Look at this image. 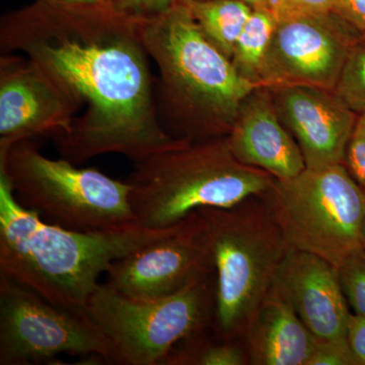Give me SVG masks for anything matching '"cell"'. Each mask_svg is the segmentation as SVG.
Returning <instances> with one entry per match:
<instances>
[{
	"label": "cell",
	"mask_w": 365,
	"mask_h": 365,
	"mask_svg": "<svg viewBox=\"0 0 365 365\" xmlns=\"http://www.w3.org/2000/svg\"><path fill=\"white\" fill-rule=\"evenodd\" d=\"M0 49L25 55L85 107L71 134L55 141L69 162L107 153L133 162L184 141L169 135L158 119L140 19L115 6L35 0L2 16Z\"/></svg>",
	"instance_id": "1"
},
{
	"label": "cell",
	"mask_w": 365,
	"mask_h": 365,
	"mask_svg": "<svg viewBox=\"0 0 365 365\" xmlns=\"http://www.w3.org/2000/svg\"><path fill=\"white\" fill-rule=\"evenodd\" d=\"M174 227L132 222L81 232L51 225L21 206L0 175V274L63 309L86 311L101 274Z\"/></svg>",
	"instance_id": "2"
},
{
	"label": "cell",
	"mask_w": 365,
	"mask_h": 365,
	"mask_svg": "<svg viewBox=\"0 0 365 365\" xmlns=\"http://www.w3.org/2000/svg\"><path fill=\"white\" fill-rule=\"evenodd\" d=\"M140 32L160 72L155 103L165 131L178 140L227 137L242 102L261 86L242 78L181 0L160 16L140 19Z\"/></svg>",
	"instance_id": "3"
},
{
	"label": "cell",
	"mask_w": 365,
	"mask_h": 365,
	"mask_svg": "<svg viewBox=\"0 0 365 365\" xmlns=\"http://www.w3.org/2000/svg\"><path fill=\"white\" fill-rule=\"evenodd\" d=\"M274 178L235 158L227 137L182 141L133 160L126 180L135 222L174 227L199 209L227 208L271 189Z\"/></svg>",
	"instance_id": "4"
},
{
	"label": "cell",
	"mask_w": 365,
	"mask_h": 365,
	"mask_svg": "<svg viewBox=\"0 0 365 365\" xmlns=\"http://www.w3.org/2000/svg\"><path fill=\"white\" fill-rule=\"evenodd\" d=\"M197 211L215 265L212 329L223 339H235L270 292L290 246L262 197Z\"/></svg>",
	"instance_id": "5"
},
{
	"label": "cell",
	"mask_w": 365,
	"mask_h": 365,
	"mask_svg": "<svg viewBox=\"0 0 365 365\" xmlns=\"http://www.w3.org/2000/svg\"><path fill=\"white\" fill-rule=\"evenodd\" d=\"M16 201L45 222L81 232L136 222L129 185L96 169H79L66 158L51 160L31 139L0 158Z\"/></svg>",
	"instance_id": "6"
},
{
	"label": "cell",
	"mask_w": 365,
	"mask_h": 365,
	"mask_svg": "<svg viewBox=\"0 0 365 365\" xmlns=\"http://www.w3.org/2000/svg\"><path fill=\"white\" fill-rule=\"evenodd\" d=\"M364 195L344 163H338L274 180L262 199L290 248L317 255L338 267L362 249Z\"/></svg>",
	"instance_id": "7"
},
{
	"label": "cell",
	"mask_w": 365,
	"mask_h": 365,
	"mask_svg": "<svg viewBox=\"0 0 365 365\" xmlns=\"http://www.w3.org/2000/svg\"><path fill=\"white\" fill-rule=\"evenodd\" d=\"M215 276L177 294L135 299L98 285L86 312L105 334L116 364L162 365L182 340L212 327Z\"/></svg>",
	"instance_id": "8"
},
{
	"label": "cell",
	"mask_w": 365,
	"mask_h": 365,
	"mask_svg": "<svg viewBox=\"0 0 365 365\" xmlns=\"http://www.w3.org/2000/svg\"><path fill=\"white\" fill-rule=\"evenodd\" d=\"M60 354L116 364L111 344L86 311L55 306L0 274V364H40Z\"/></svg>",
	"instance_id": "9"
},
{
	"label": "cell",
	"mask_w": 365,
	"mask_h": 365,
	"mask_svg": "<svg viewBox=\"0 0 365 365\" xmlns=\"http://www.w3.org/2000/svg\"><path fill=\"white\" fill-rule=\"evenodd\" d=\"M362 34L336 14L277 21L261 71V86H311L334 91Z\"/></svg>",
	"instance_id": "10"
},
{
	"label": "cell",
	"mask_w": 365,
	"mask_h": 365,
	"mask_svg": "<svg viewBox=\"0 0 365 365\" xmlns=\"http://www.w3.org/2000/svg\"><path fill=\"white\" fill-rule=\"evenodd\" d=\"M112 289L135 299H158L215 276L205 228L198 211L157 241L115 261L107 272Z\"/></svg>",
	"instance_id": "11"
},
{
	"label": "cell",
	"mask_w": 365,
	"mask_h": 365,
	"mask_svg": "<svg viewBox=\"0 0 365 365\" xmlns=\"http://www.w3.org/2000/svg\"><path fill=\"white\" fill-rule=\"evenodd\" d=\"M78 103L25 55L0 57V158L34 137L71 134Z\"/></svg>",
	"instance_id": "12"
},
{
	"label": "cell",
	"mask_w": 365,
	"mask_h": 365,
	"mask_svg": "<svg viewBox=\"0 0 365 365\" xmlns=\"http://www.w3.org/2000/svg\"><path fill=\"white\" fill-rule=\"evenodd\" d=\"M273 88L276 110L297 139L307 168L344 163L359 116L334 91L299 85Z\"/></svg>",
	"instance_id": "13"
},
{
	"label": "cell",
	"mask_w": 365,
	"mask_h": 365,
	"mask_svg": "<svg viewBox=\"0 0 365 365\" xmlns=\"http://www.w3.org/2000/svg\"><path fill=\"white\" fill-rule=\"evenodd\" d=\"M271 289L294 307L314 338L346 337L351 313L338 268L330 262L309 252L289 248Z\"/></svg>",
	"instance_id": "14"
},
{
	"label": "cell",
	"mask_w": 365,
	"mask_h": 365,
	"mask_svg": "<svg viewBox=\"0 0 365 365\" xmlns=\"http://www.w3.org/2000/svg\"><path fill=\"white\" fill-rule=\"evenodd\" d=\"M262 88L242 102L227 144L244 165L265 170L275 180L292 179L306 169V162L299 144L281 125L273 100Z\"/></svg>",
	"instance_id": "15"
},
{
	"label": "cell",
	"mask_w": 365,
	"mask_h": 365,
	"mask_svg": "<svg viewBox=\"0 0 365 365\" xmlns=\"http://www.w3.org/2000/svg\"><path fill=\"white\" fill-rule=\"evenodd\" d=\"M242 335L250 364L255 365H307L314 341L294 307L273 289Z\"/></svg>",
	"instance_id": "16"
},
{
	"label": "cell",
	"mask_w": 365,
	"mask_h": 365,
	"mask_svg": "<svg viewBox=\"0 0 365 365\" xmlns=\"http://www.w3.org/2000/svg\"><path fill=\"white\" fill-rule=\"evenodd\" d=\"M203 35L232 60L237 41L253 6L241 0H181Z\"/></svg>",
	"instance_id": "17"
},
{
	"label": "cell",
	"mask_w": 365,
	"mask_h": 365,
	"mask_svg": "<svg viewBox=\"0 0 365 365\" xmlns=\"http://www.w3.org/2000/svg\"><path fill=\"white\" fill-rule=\"evenodd\" d=\"M276 21L267 6L253 7L235 44L232 62L242 78L261 86L264 60L272 40Z\"/></svg>",
	"instance_id": "18"
},
{
	"label": "cell",
	"mask_w": 365,
	"mask_h": 365,
	"mask_svg": "<svg viewBox=\"0 0 365 365\" xmlns=\"http://www.w3.org/2000/svg\"><path fill=\"white\" fill-rule=\"evenodd\" d=\"M212 328V327H210ZM208 328V329H210ZM208 329L175 346L162 365H244L248 364L246 347L234 339H208Z\"/></svg>",
	"instance_id": "19"
},
{
	"label": "cell",
	"mask_w": 365,
	"mask_h": 365,
	"mask_svg": "<svg viewBox=\"0 0 365 365\" xmlns=\"http://www.w3.org/2000/svg\"><path fill=\"white\" fill-rule=\"evenodd\" d=\"M334 93L355 114H365V42L362 39L350 50Z\"/></svg>",
	"instance_id": "20"
},
{
	"label": "cell",
	"mask_w": 365,
	"mask_h": 365,
	"mask_svg": "<svg viewBox=\"0 0 365 365\" xmlns=\"http://www.w3.org/2000/svg\"><path fill=\"white\" fill-rule=\"evenodd\" d=\"M340 282L354 314L365 318V251L359 250L338 266Z\"/></svg>",
	"instance_id": "21"
},
{
	"label": "cell",
	"mask_w": 365,
	"mask_h": 365,
	"mask_svg": "<svg viewBox=\"0 0 365 365\" xmlns=\"http://www.w3.org/2000/svg\"><path fill=\"white\" fill-rule=\"evenodd\" d=\"M307 365H359L347 338H314Z\"/></svg>",
	"instance_id": "22"
},
{
	"label": "cell",
	"mask_w": 365,
	"mask_h": 365,
	"mask_svg": "<svg viewBox=\"0 0 365 365\" xmlns=\"http://www.w3.org/2000/svg\"><path fill=\"white\" fill-rule=\"evenodd\" d=\"M268 7L276 21H280L294 16L336 14L337 0H268Z\"/></svg>",
	"instance_id": "23"
},
{
	"label": "cell",
	"mask_w": 365,
	"mask_h": 365,
	"mask_svg": "<svg viewBox=\"0 0 365 365\" xmlns=\"http://www.w3.org/2000/svg\"><path fill=\"white\" fill-rule=\"evenodd\" d=\"M352 177L365 190V114L357 118L344 163Z\"/></svg>",
	"instance_id": "24"
},
{
	"label": "cell",
	"mask_w": 365,
	"mask_h": 365,
	"mask_svg": "<svg viewBox=\"0 0 365 365\" xmlns=\"http://www.w3.org/2000/svg\"><path fill=\"white\" fill-rule=\"evenodd\" d=\"M178 0H115L118 11L135 19H150L169 11Z\"/></svg>",
	"instance_id": "25"
},
{
	"label": "cell",
	"mask_w": 365,
	"mask_h": 365,
	"mask_svg": "<svg viewBox=\"0 0 365 365\" xmlns=\"http://www.w3.org/2000/svg\"><path fill=\"white\" fill-rule=\"evenodd\" d=\"M346 338L359 365H365V318L350 314L346 329Z\"/></svg>",
	"instance_id": "26"
},
{
	"label": "cell",
	"mask_w": 365,
	"mask_h": 365,
	"mask_svg": "<svg viewBox=\"0 0 365 365\" xmlns=\"http://www.w3.org/2000/svg\"><path fill=\"white\" fill-rule=\"evenodd\" d=\"M336 14L360 33L365 32V0H337Z\"/></svg>",
	"instance_id": "27"
},
{
	"label": "cell",
	"mask_w": 365,
	"mask_h": 365,
	"mask_svg": "<svg viewBox=\"0 0 365 365\" xmlns=\"http://www.w3.org/2000/svg\"><path fill=\"white\" fill-rule=\"evenodd\" d=\"M58 4L74 6H115V0H52Z\"/></svg>",
	"instance_id": "28"
},
{
	"label": "cell",
	"mask_w": 365,
	"mask_h": 365,
	"mask_svg": "<svg viewBox=\"0 0 365 365\" xmlns=\"http://www.w3.org/2000/svg\"><path fill=\"white\" fill-rule=\"evenodd\" d=\"M365 191V190H364ZM360 237H361L362 249L365 251V195H364V213H362L361 228H360Z\"/></svg>",
	"instance_id": "29"
},
{
	"label": "cell",
	"mask_w": 365,
	"mask_h": 365,
	"mask_svg": "<svg viewBox=\"0 0 365 365\" xmlns=\"http://www.w3.org/2000/svg\"><path fill=\"white\" fill-rule=\"evenodd\" d=\"M241 1L247 2L253 7L267 6L268 4V0H241Z\"/></svg>",
	"instance_id": "30"
},
{
	"label": "cell",
	"mask_w": 365,
	"mask_h": 365,
	"mask_svg": "<svg viewBox=\"0 0 365 365\" xmlns=\"http://www.w3.org/2000/svg\"><path fill=\"white\" fill-rule=\"evenodd\" d=\"M361 39H362V41H364V42H365V32L362 33Z\"/></svg>",
	"instance_id": "31"
}]
</instances>
